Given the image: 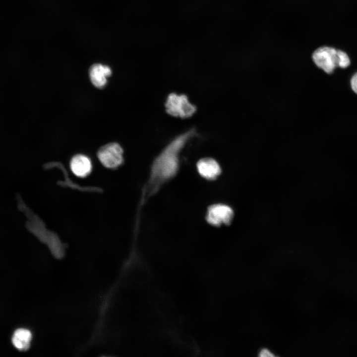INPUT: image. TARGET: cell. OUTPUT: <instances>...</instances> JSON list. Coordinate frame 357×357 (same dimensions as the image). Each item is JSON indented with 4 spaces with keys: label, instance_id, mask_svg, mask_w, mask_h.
I'll return each mask as SVG.
<instances>
[{
    "label": "cell",
    "instance_id": "cell-1",
    "mask_svg": "<svg viewBox=\"0 0 357 357\" xmlns=\"http://www.w3.org/2000/svg\"><path fill=\"white\" fill-rule=\"evenodd\" d=\"M194 133V130L190 129L178 136L155 157L143 189L142 204L155 195L165 184L178 175L180 167V152Z\"/></svg>",
    "mask_w": 357,
    "mask_h": 357
},
{
    "label": "cell",
    "instance_id": "cell-2",
    "mask_svg": "<svg viewBox=\"0 0 357 357\" xmlns=\"http://www.w3.org/2000/svg\"><path fill=\"white\" fill-rule=\"evenodd\" d=\"M165 107L168 114L183 119L191 117L196 111V107L189 102L186 95L176 93L169 95Z\"/></svg>",
    "mask_w": 357,
    "mask_h": 357
},
{
    "label": "cell",
    "instance_id": "cell-3",
    "mask_svg": "<svg viewBox=\"0 0 357 357\" xmlns=\"http://www.w3.org/2000/svg\"><path fill=\"white\" fill-rule=\"evenodd\" d=\"M234 218L233 209L229 206L221 204H214L209 206L206 212V220L213 226H229Z\"/></svg>",
    "mask_w": 357,
    "mask_h": 357
},
{
    "label": "cell",
    "instance_id": "cell-4",
    "mask_svg": "<svg viewBox=\"0 0 357 357\" xmlns=\"http://www.w3.org/2000/svg\"><path fill=\"white\" fill-rule=\"evenodd\" d=\"M97 156L105 167L115 169L123 162V150L118 143L112 142L102 146L98 151Z\"/></svg>",
    "mask_w": 357,
    "mask_h": 357
},
{
    "label": "cell",
    "instance_id": "cell-5",
    "mask_svg": "<svg viewBox=\"0 0 357 357\" xmlns=\"http://www.w3.org/2000/svg\"><path fill=\"white\" fill-rule=\"evenodd\" d=\"M312 60L318 67L331 74L338 66L337 50L329 47H320L313 52Z\"/></svg>",
    "mask_w": 357,
    "mask_h": 357
},
{
    "label": "cell",
    "instance_id": "cell-6",
    "mask_svg": "<svg viewBox=\"0 0 357 357\" xmlns=\"http://www.w3.org/2000/svg\"><path fill=\"white\" fill-rule=\"evenodd\" d=\"M196 168L199 174L209 180H214L218 178L222 173L219 164L211 158L200 159L197 163Z\"/></svg>",
    "mask_w": 357,
    "mask_h": 357
},
{
    "label": "cell",
    "instance_id": "cell-7",
    "mask_svg": "<svg viewBox=\"0 0 357 357\" xmlns=\"http://www.w3.org/2000/svg\"><path fill=\"white\" fill-rule=\"evenodd\" d=\"M92 83L97 88H103L107 82V78L112 74V70L106 65L101 63L93 64L89 70Z\"/></svg>",
    "mask_w": 357,
    "mask_h": 357
},
{
    "label": "cell",
    "instance_id": "cell-8",
    "mask_svg": "<svg viewBox=\"0 0 357 357\" xmlns=\"http://www.w3.org/2000/svg\"><path fill=\"white\" fill-rule=\"evenodd\" d=\"M72 173L77 177L84 178L89 175L92 170V163L89 158L82 154L74 156L70 163Z\"/></svg>",
    "mask_w": 357,
    "mask_h": 357
},
{
    "label": "cell",
    "instance_id": "cell-9",
    "mask_svg": "<svg viewBox=\"0 0 357 357\" xmlns=\"http://www.w3.org/2000/svg\"><path fill=\"white\" fill-rule=\"evenodd\" d=\"M32 334L30 331L25 329L16 330L12 338L13 346L18 350L26 351L30 345Z\"/></svg>",
    "mask_w": 357,
    "mask_h": 357
},
{
    "label": "cell",
    "instance_id": "cell-10",
    "mask_svg": "<svg viewBox=\"0 0 357 357\" xmlns=\"http://www.w3.org/2000/svg\"><path fill=\"white\" fill-rule=\"evenodd\" d=\"M338 67L346 68L349 66L350 60L347 54L341 50H337Z\"/></svg>",
    "mask_w": 357,
    "mask_h": 357
},
{
    "label": "cell",
    "instance_id": "cell-11",
    "mask_svg": "<svg viewBox=\"0 0 357 357\" xmlns=\"http://www.w3.org/2000/svg\"><path fill=\"white\" fill-rule=\"evenodd\" d=\"M351 85L353 90L357 94V72L351 78Z\"/></svg>",
    "mask_w": 357,
    "mask_h": 357
}]
</instances>
